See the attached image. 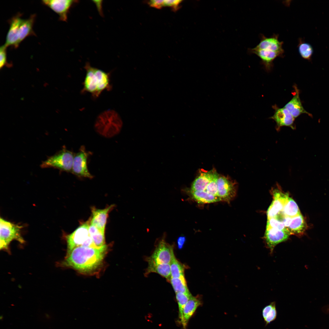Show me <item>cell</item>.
I'll use <instances>...</instances> for the list:
<instances>
[{
  "instance_id": "1",
  "label": "cell",
  "mask_w": 329,
  "mask_h": 329,
  "mask_svg": "<svg viewBox=\"0 0 329 329\" xmlns=\"http://www.w3.org/2000/svg\"><path fill=\"white\" fill-rule=\"evenodd\" d=\"M107 249L105 244L100 248L79 246L74 248L60 263L83 273L97 270L102 264Z\"/></svg>"
},
{
  "instance_id": "2",
  "label": "cell",
  "mask_w": 329,
  "mask_h": 329,
  "mask_svg": "<svg viewBox=\"0 0 329 329\" xmlns=\"http://www.w3.org/2000/svg\"><path fill=\"white\" fill-rule=\"evenodd\" d=\"M86 71L83 83V93H89L94 98L98 97L103 91L111 88L109 73L92 66L87 63L84 67Z\"/></svg>"
},
{
  "instance_id": "3",
  "label": "cell",
  "mask_w": 329,
  "mask_h": 329,
  "mask_svg": "<svg viewBox=\"0 0 329 329\" xmlns=\"http://www.w3.org/2000/svg\"><path fill=\"white\" fill-rule=\"evenodd\" d=\"M123 125L119 114L112 109L105 110L97 117L94 125L96 132L100 135L110 138L118 134Z\"/></svg>"
},
{
  "instance_id": "4",
  "label": "cell",
  "mask_w": 329,
  "mask_h": 329,
  "mask_svg": "<svg viewBox=\"0 0 329 329\" xmlns=\"http://www.w3.org/2000/svg\"><path fill=\"white\" fill-rule=\"evenodd\" d=\"M22 226L7 221L3 218L0 219V249L8 250L11 242L16 240L21 243L24 242L20 231Z\"/></svg>"
},
{
  "instance_id": "5",
  "label": "cell",
  "mask_w": 329,
  "mask_h": 329,
  "mask_svg": "<svg viewBox=\"0 0 329 329\" xmlns=\"http://www.w3.org/2000/svg\"><path fill=\"white\" fill-rule=\"evenodd\" d=\"M89 222L88 221L80 225L66 236L67 254L74 248L79 246L97 248L94 245L89 233Z\"/></svg>"
},
{
  "instance_id": "6",
  "label": "cell",
  "mask_w": 329,
  "mask_h": 329,
  "mask_svg": "<svg viewBox=\"0 0 329 329\" xmlns=\"http://www.w3.org/2000/svg\"><path fill=\"white\" fill-rule=\"evenodd\" d=\"M74 155L72 152L64 148L43 162L41 166L42 168H53L71 172Z\"/></svg>"
},
{
  "instance_id": "7",
  "label": "cell",
  "mask_w": 329,
  "mask_h": 329,
  "mask_svg": "<svg viewBox=\"0 0 329 329\" xmlns=\"http://www.w3.org/2000/svg\"><path fill=\"white\" fill-rule=\"evenodd\" d=\"M273 200L267 212V218H275L283 210L289 195L283 192L278 184L271 190Z\"/></svg>"
},
{
  "instance_id": "8",
  "label": "cell",
  "mask_w": 329,
  "mask_h": 329,
  "mask_svg": "<svg viewBox=\"0 0 329 329\" xmlns=\"http://www.w3.org/2000/svg\"><path fill=\"white\" fill-rule=\"evenodd\" d=\"M218 196L221 200L229 203L235 197L237 183L229 177L218 175L217 180Z\"/></svg>"
},
{
  "instance_id": "9",
  "label": "cell",
  "mask_w": 329,
  "mask_h": 329,
  "mask_svg": "<svg viewBox=\"0 0 329 329\" xmlns=\"http://www.w3.org/2000/svg\"><path fill=\"white\" fill-rule=\"evenodd\" d=\"M90 153L84 146L81 147L74 157L71 172L79 177L91 179L93 176L89 172L87 161Z\"/></svg>"
},
{
  "instance_id": "10",
  "label": "cell",
  "mask_w": 329,
  "mask_h": 329,
  "mask_svg": "<svg viewBox=\"0 0 329 329\" xmlns=\"http://www.w3.org/2000/svg\"><path fill=\"white\" fill-rule=\"evenodd\" d=\"M174 256L173 246L167 243L163 237L159 242L153 253L147 259L157 263L170 264Z\"/></svg>"
},
{
  "instance_id": "11",
  "label": "cell",
  "mask_w": 329,
  "mask_h": 329,
  "mask_svg": "<svg viewBox=\"0 0 329 329\" xmlns=\"http://www.w3.org/2000/svg\"><path fill=\"white\" fill-rule=\"evenodd\" d=\"M78 1L72 0H43L42 3L50 8L58 16L59 19L66 21L68 15L71 7Z\"/></svg>"
},
{
  "instance_id": "12",
  "label": "cell",
  "mask_w": 329,
  "mask_h": 329,
  "mask_svg": "<svg viewBox=\"0 0 329 329\" xmlns=\"http://www.w3.org/2000/svg\"><path fill=\"white\" fill-rule=\"evenodd\" d=\"M290 235L287 229L280 230L273 228L266 229L264 240L266 246L272 254L275 246L285 241Z\"/></svg>"
},
{
  "instance_id": "13",
  "label": "cell",
  "mask_w": 329,
  "mask_h": 329,
  "mask_svg": "<svg viewBox=\"0 0 329 329\" xmlns=\"http://www.w3.org/2000/svg\"><path fill=\"white\" fill-rule=\"evenodd\" d=\"M21 16L22 14L18 13L9 20V27L4 44L7 47L12 46L16 48L19 46L18 35L20 25L23 19Z\"/></svg>"
},
{
  "instance_id": "14",
  "label": "cell",
  "mask_w": 329,
  "mask_h": 329,
  "mask_svg": "<svg viewBox=\"0 0 329 329\" xmlns=\"http://www.w3.org/2000/svg\"><path fill=\"white\" fill-rule=\"evenodd\" d=\"M273 108L275 112L270 118L275 122L276 130H279L283 126L289 127L292 129H295L294 126L295 118L288 110L284 107L279 108L275 105L273 106Z\"/></svg>"
},
{
  "instance_id": "15",
  "label": "cell",
  "mask_w": 329,
  "mask_h": 329,
  "mask_svg": "<svg viewBox=\"0 0 329 329\" xmlns=\"http://www.w3.org/2000/svg\"><path fill=\"white\" fill-rule=\"evenodd\" d=\"M278 37L279 35L278 34H274L272 36L267 37L261 34L260 36V42L254 48L278 52L284 54L283 42L280 41Z\"/></svg>"
},
{
  "instance_id": "16",
  "label": "cell",
  "mask_w": 329,
  "mask_h": 329,
  "mask_svg": "<svg viewBox=\"0 0 329 329\" xmlns=\"http://www.w3.org/2000/svg\"><path fill=\"white\" fill-rule=\"evenodd\" d=\"M248 51L250 54H255L260 59L261 63L267 70H270L273 66V62L278 57H283L284 54L280 53L264 50L249 48Z\"/></svg>"
},
{
  "instance_id": "17",
  "label": "cell",
  "mask_w": 329,
  "mask_h": 329,
  "mask_svg": "<svg viewBox=\"0 0 329 329\" xmlns=\"http://www.w3.org/2000/svg\"><path fill=\"white\" fill-rule=\"evenodd\" d=\"M293 87L294 93L293 97L284 107L289 111L295 118L302 114L311 116L312 114L306 111L302 105L299 97V90L296 85H294Z\"/></svg>"
},
{
  "instance_id": "18",
  "label": "cell",
  "mask_w": 329,
  "mask_h": 329,
  "mask_svg": "<svg viewBox=\"0 0 329 329\" xmlns=\"http://www.w3.org/2000/svg\"><path fill=\"white\" fill-rule=\"evenodd\" d=\"M218 175L214 169L209 171H202L193 182L190 191H204L208 185Z\"/></svg>"
},
{
  "instance_id": "19",
  "label": "cell",
  "mask_w": 329,
  "mask_h": 329,
  "mask_svg": "<svg viewBox=\"0 0 329 329\" xmlns=\"http://www.w3.org/2000/svg\"><path fill=\"white\" fill-rule=\"evenodd\" d=\"M113 207V205H111L108 207L102 209L93 208L92 211V217L90 224L105 232L108 214Z\"/></svg>"
},
{
  "instance_id": "20",
  "label": "cell",
  "mask_w": 329,
  "mask_h": 329,
  "mask_svg": "<svg viewBox=\"0 0 329 329\" xmlns=\"http://www.w3.org/2000/svg\"><path fill=\"white\" fill-rule=\"evenodd\" d=\"M201 304L200 298L192 296L186 304L183 312V318L181 322L183 329H186L188 321L197 308Z\"/></svg>"
},
{
  "instance_id": "21",
  "label": "cell",
  "mask_w": 329,
  "mask_h": 329,
  "mask_svg": "<svg viewBox=\"0 0 329 329\" xmlns=\"http://www.w3.org/2000/svg\"><path fill=\"white\" fill-rule=\"evenodd\" d=\"M148 266L144 273L147 276L151 273H157L166 278L168 282L171 278L170 264H158L147 259Z\"/></svg>"
},
{
  "instance_id": "22",
  "label": "cell",
  "mask_w": 329,
  "mask_h": 329,
  "mask_svg": "<svg viewBox=\"0 0 329 329\" xmlns=\"http://www.w3.org/2000/svg\"><path fill=\"white\" fill-rule=\"evenodd\" d=\"M36 15H31L26 19H22L21 22L18 35V44L27 37L30 36L35 35L33 27L35 20Z\"/></svg>"
},
{
  "instance_id": "23",
  "label": "cell",
  "mask_w": 329,
  "mask_h": 329,
  "mask_svg": "<svg viewBox=\"0 0 329 329\" xmlns=\"http://www.w3.org/2000/svg\"><path fill=\"white\" fill-rule=\"evenodd\" d=\"M307 228L306 222L303 217L300 214L292 218L291 221L287 228L290 235L299 236L303 234Z\"/></svg>"
},
{
  "instance_id": "24",
  "label": "cell",
  "mask_w": 329,
  "mask_h": 329,
  "mask_svg": "<svg viewBox=\"0 0 329 329\" xmlns=\"http://www.w3.org/2000/svg\"><path fill=\"white\" fill-rule=\"evenodd\" d=\"M192 198L201 203H209L221 201L219 197L209 194L205 191H190Z\"/></svg>"
},
{
  "instance_id": "25",
  "label": "cell",
  "mask_w": 329,
  "mask_h": 329,
  "mask_svg": "<svg viewBox=\"0 0 329 329\" xmlns=\"http://www.w3.org/2000/svg\"><path fill=\"white\" fill-rule=\"evenodd\" d=\"M89 231L93 242L97 247H101L105 244V232L90 224Z\"/></svg>"
},
{
  "instance_id": "26",
  "label": "cell",
  "mask_w": 329,
  "mask_h": 329,
  "mask_svg": "<svg viewBox=\"0 0 329 329\" xmlns=\"http://www.w3.org/2000/svg\"><path fill=\"white\" fill-rule=\"evenodd\" d=\"M297 47L299 53L302 58L308 61L311 60L313 50L310 44L306 42L303 38H299Z\"/></svg>"
},
{
  "instance_id": "27",
  "label": "cell",
  "mask_w": 329,
  "mask_h": 329,
  "mask_svg": "<svg viewBox=\"0 0 329 329\" xmlns=\"http://www.w3.org/2000/svg\"><path fill=\"white\" fill-rule=\"evenodd\" d=\"M281 212L284 215L290 218L297 216L301 214L297 204L293 199L289 196Z\"/></svg>"
},
{
  "instance_id": "28",
  "label": "cell",
  "mask_w": 329,
  "mask_h": 329,
  "mask_svg": "<svg viewBox=\"0 0 329 329\" xmlns=\"http://www.w3.org/2000/svg\"><path fill=\"white\" fill-rule=\"evenodd\" d=\"M262 315L266 325L275 320L277 316L275 302H272L265 306L262 310Z\"/></svg>"
},
{
  "instance_id": "29",
  "label": "cell",
  "mask_w": 329,
  "mask_h": 329,
  "mask_svg": "<svg viewBox=\"0 0 329 329\" xmlns=\"http://www.w3.org/2000/svg\"><path fill=\"white\" fill-rule=\"evenodd\" d=\"M168 282L172 285L175 293L178 292L190 293L184 276L177 278H171Z\"/></svg>"
},
{
  "instance_id": "30",
  "label": "cell",
  "mask_w": 329,
  "mask_h": 329,
  "mask_svg": "<svg viewBox=\"0 0 329 329\" xmlns=\"http://www.w3.org/2000/svg\"><path fill=\"white\" fill-rule=\"evenodd\" d=\"M170 265L171 278H177L184 276L185 266L177 260L175 256L172 258Z\"/></svg>"
},
{
  "instance_id": "31",
  "label": "cell",
  "mask_w": 329,
  "mask_h": 329,
  "mask_svg": "<svg viewBox=\"0 0 329 329\" xmlns=\"http://www.w3.org/2000/svg\"><path fill=\"white\" fill-rule=\"evenodd\" d=\"M192 296L191 293L178 292L176 293V298L178 303L179 317L181 322L183 318L184 308L189 299Z\"/></svg>"
},
{
  "instance_id": "32",
  "label": "cell",
  "mask_w": 329,
  "mask_h": 329,
  "mask_svg": "<svg viewBox=\"0 0 329 329\" xmlns=\"http://www.w3.org/2000/svg\"><path fill=\"white\" fill-rule=\"evenodd\" d=\"M270 228L280 230L287 229L283 222L275 218H267L266 229Z\"/></svg>"
},
{
  "instance_id": "33",
  "label": "cell",
  "mask_w": 329,
  "mask_h": 329,
  "mask_svg": "<svg viewBox=\"0 0 329 329\" xmlns=\"http://www.w3.org/2000/svg\"><path fill=\"white\" fill-rule=\"evenodd\" d=\"M218 175V174L213 179L204 190L210 194L217 196H218V187L217 182Z\"/></svg>"
},
{
  "instance_id": "34",
  "label": "cell",
  "mask_w": 329,
  "mask_h": 329,
  "mask_svg": "<svg viewBox=\"0 0 329 329\" xmlns=\"http://www.w3.org/2000/svg\"><path fill=\"white\" fill-rule=\"evenodd\" d=\"M4 44L1 46L0 48V68L1 69L4 66H11L8 63L7 60L6 48Z\"/></svg>"
},
{
  "instance_id": "35",
  "label": "cell",
  "mask_w": 329,
  "mask_h": 329,
  "mask_svg": "<svg viewBox=\"0 0 329 329\" xmlns=\"http://www.w3.org/2000/svg\"><path fill=\"white\" fill-rule=\"evenodd\" d=\"M181 0H164V6L170 7L174 11L177 10L179 8V5L181 2Z\"/></svg>"
},
{
  "instance_id": "36",
  "label": "cell",
  "mask_w": 329,
  "mask_h": 329,
  "mask_svg": "<svg viewBox=\"0 0 329 329\" xmlns=\"http://www.w3.org/2000/svg\"><path fill=\"white\" fill-rule=\"evenodd\" d=\"M148 4L151 7L158 9H161L164 6V0H150L148 2Z\"/></svg>"
},
{
  "instance_id": "37",
  "label": "cell",
  "mask_w": 329,
  "mask_h": 329,
  "mask_svg": "<svg viewBox=\"0 0 329 329\" xmlns=\"http://www.w3.org/2000/svg\"><path fill=\"white\" fill-rule=\"evenodd\" d=\"M185 240V238L184 236L180 237L178 239V243L179 246H181L183 244Z\"/></svg>"
},
{
  "instance_id": "38",
  "label": "cell",
  "mask_w": 329,
  "mask_h": 329,
  "mask_svg": "<svg viewBox=\"0 0 329 329\" xmlns=\"http://www.w3.org/2000/svg\"><path fill=\"white\" fill-rule=\"evenodd\" d=\"M3 315H1L0 316V320H2L3 319Z\"/></svg>"
}]
</instances>
